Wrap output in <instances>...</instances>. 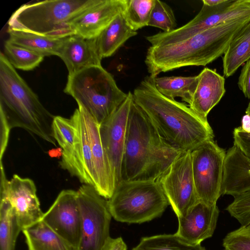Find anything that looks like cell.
<instances>
[{"instance_id":"6da1fadb","label":"cell","mask_w":250,"mask_h":250,"mask_svg":"<svg viewBox=\"0 0 250 250\" xmlns=\"http://www.w3.org/2000/svg\"><path fill=\"white\" fill-rule=\"evenodd\" d=\"M134 102L145 112L160 135L182 151H191L214 139L207 118L188 105L167 98L156 89L154 77H146L132 93Z\"/></svg>"},{"instance_id":"7a4b0ae2","label":"cell","mask_w":250,"mask_h":250,"mask_svg":"<svg viewBox=\"0 0 250 250\" xmlns=\"http://www.w3.org/2000/svg\"><path fill=\"white\" fill-rule=\"evenodd\" d=\"M183 152L160 135L133 100L127 121L121 181H157Z\"/></svg>"},{"instance_id":"3957f363","label":"cell","mask_w":250,"mask_h":250,"mask_svg":"<svg viewBox=\"0 0 250 250\" xmlns=\"http://www.w3.org/2000/svg\"><path fill=\"white\" fill-rule=\"evenodd\" d=\"M250 21V15L221 23L182 42L151 45L145 63L150 75L188 66H206L224 54L232 40Z\"/></svg>"},{"instance_id":"277c9868","label":"cell","mask_w":250,"mask_h":250,"mask_svg":"<svg viewBox=\"0 0 250 250\" xmlns=\"http://www.w3.org/2000/svg\"><path fill=\"white\" fill-rule=\"evenodd\" d=\"M54 117L0 52V125L9 131L22 128L56 146L52 130Z\"/></svg>"},{"instance_id":"5b68a950","label":"cell","mask_w":250,"mask_h":250,"mask_svg":"<svg viewBox=\"0 0 250 250\" xmlns=\"http://www.w3.org/2000/svg\"><path fill=\"white\" fill-rule=\"evenodd\" d=\"M98 0H47L24 4L11 16L8 29L54 39L72 36L71 20Z\"/></svg>"},{"instance_id":"8992f818","label":"cell","mask_w":250,"mask_h":250,"mask_svg":"<svg viewBox=\"0 0 250 250\" xmlns=\"http://www.w3.org/2000/svg\"><path fill=\"white\" fill-rule=\"evenodd\" d=\"M63 91L100 125L115 112L127 96L102 65L91 66L68 74Z\"/></svg>"},{"instance_id":"52a82bcc","label":"cell","mask_w":250,"mask_h":250,"mask_svg":"<svg viewBox=\"0 0 250 250\" xmlns=\"http://www.w3.org/2000/svg\"><path fill=\"white\" fill-rule=\"evenodd\" d=\"M107 204L115 220L129 224L157 218L169 205L158 180L121 181Z\"/></svg>"},{"instance_id":"ba28073f","label":"cell","mask_w":250,"mask_h":250,"mask_svg":"<svg viewBox=\"0 0 250 250\" xmlns=\"http://www.w3.org/2000/svg\"><path fill=\"white\" fill-rule=\"evenodd\" d=\"M77 192L81 216V235L78 250H103L110 237L112 216L107 200L90 185L83 184Z\"/></svg>"},{"instance_id":"9c48e42d","label":"cell","mask_w":250,"mask_h":250,"mask_svg":"<svg viewBox=\"0 0 250 250\" xmlns=\"http://www.w3.org/2000/svg\"><path fill=\"white\" fill-rule=\"evenodd\" d=\"M248 15H250V0H225L214 6L203 4L190 21L171 31L153 35L150 41L154 46L176 43L226 21Z\"/></svg>"},{"instance_id":"30bf717a","label":"cell","mask_w":250,"mask_h":250,"mask_svg":"<svg viewBox=\"0 0 250 250\" xmlns=\"http://www.w3.org/2000/svg\"><path fill=\"white\" fill-rule=\"evenodd\" d=\"M191 155L193 180L199 201L216 205L222 195L226 151L212 139L191 151Z\"/></svg>"},{"instance_id":"8fae6325","label":"cell","mask_w":250,"mask_h":250,"mask_svg":"<svg viewBox=\"0 0 250 250\" xmlns=\"http://www.w3.org/2000/svg\"><path fill=\"white\" fill-rule=\"evenodd\" d=\"M158 181L177 217L185 215L199 201L193 177L191 151L183 152Z\"/></svg>"},{"instance_id":"7c38bea8","label":"cell","mask_w":250,"mask_h":250,"mask_svg":"<svg viewBox=\"0 0 250 250\" xmlns=\"http://www.w3.org/2000/svg\"><path fill=\"white\" fill-rule=\"evenodd\" d=\"M0 200L9 204L22 230L42 219L44 213L41 208L34 181L17 174L7 180L2 161Z\"/></svg>"},{"instance_id":"4fadbf2b","label":"cell","mask_w":250,"mask_h":250,"mask_svg":"<svg viewBox=\"0 0 250 250\" xmlns=\"http://www.w3.org/2000/svg\"><path fill=\"white\" fill-rule=\"evenodd\" d=\"M42 220L74 250H78L81 235V216L77 191L62 190Z\"/></svg>"},{"instance_id":"5bb4252c","label":"cell","mask_w":250,"mask_h":250,"mask_svg":"<svg viewBox=\"0 0 250 250\" xmlns=\"http://www.w3.org/2000/svg\"><path fill=\"white\" fill-rule=\"evenodd\" d=\"M133 101V94L129 91L126 99L119 108L100 125L102 144L114 173L116 186L121 181L127 121Z\"/></svg>"},{"instance_id":"9a60e30c","label":"cell","mask_w":250,"mask_h":250,"mask_svg":"<svg viewBox=\"0 0 250 250\" xmlns=\"http://www.w3.org/2000/svg\"><path fill=\"white\" fill-rule=\"evenodd\" d=\"M126 0H98L69 23L72 35L96 38L125 8Z\"/></svg>"},{"instance_id":"2e32d148","label":"cell","mask_w":250,"mask_h":250,"mask_svg":"<svg viewBox=\"0 0 250 250\" xmlns=\"http://www.w3.org/2000/svg\"><path fill=\"white\" fill-rule=\"evenodd\" d=\"M219 214L216 204L198 201L185 215L177 217L178 228L175 233L190 243L201 244L212 236Z\"/></svg>"},{"instance_id":"e0dca14e","label":"cell","mask_w":250,"mask_h":250,"mask_svg":"<svg viewBox=\"0 0 250 250\" xmlns=\"http://www.w3.org/2000/svg\"><path fill=\"white\" fill-rule=\"evenodd\" d=\"M225 82L224 77L215 70L204 68L197 75L196 86L188 106L201 117L207 118L226 92Z\"/></svg>"},{"instance_id":"ac0fdd59","label":"cell","mask_w":250,"mask_h":250,"mask_svg":"<svg viewBox=\"0 0 250 250\" xmlns=\"http://www.w3.org/2000/svg\"><path fill=\"white\" fill-rule=\"evenodd\" d=\"M58 56L64 62L68 74L91 66L102 65L96 38L86 39L76 35L64 38Z\"/></svg>"},{"instance_id":"d6986e66","label":"cell","mask_w":250,"mask_h":250,"mask_svg":"<svg viewBox=\"0 0 250 250\" xmlns=\"http://www.w3.org/2000/svg\"><path fill=\"white\" fill-rule=\"evenodd\" d=\"M250 189V162L235 146L226 152L222 195L235 196Z\"/></svg>"},{"instance_id":"ffe728a7","label":"cell","mask_w":250,"mask_h":250,"mask_svg":"<svg viewBox=\"0 0 250 250\" xmlns=\"http://www.w3.org/2000/svg\"><path fill=\"white\" fill-rule=\"evenodd\" d=\"M137 31L127 23L123 13L118 15L96 38L99 54L102 59L112 56Z\"/></svg>"},{"instance_id":"44dd1931","label":"cell","mask_w":250,"mask_h":250,"mask_svg":"<svg viewBox=\"0 0 250 250\" xmlns=\"http://www.w3.org/2000/svg\"><path fill=\"white\" fill-rule=\"evenodd\" d=\"M22 232L28 250H74L42 219Z\"/></svg>"},{"instance_id":"7402d4cb","label":"cell","mask_w":250,"mask_h":250,"mask_svg":"<svg viewBox=\"0 0 250 250\" xmlns=\"http://www.w3.org/2000/svg\"><path fill=\"white\" fill-rule=\"evenodd\" d=\"M250 59V21L230 43L223 58L224 76H232L243 63Z\"/></svg>"},{"instance_id":"603a6c76","label":"cell","mask_w":250,"mask_h":250,"mask_svg":"<svg viewBox=\"0 0 250 250\" xmlns=\"http://www.w3.org/2000/svg\"><path fill=\"white\" fill-rule=\"evenodd\" d=\"M11 43L26 48L43 57L58 56L64 38L54 39L23 31L8 29Z\"/></svg>"},{"instance_id":"cb8c5ba5","label":"cell","mask_w":250,"mask_h":250,"mask_svg":"<svg viewBox=\"0 0 250 250\" xmlns=\"http://www.w3.org/2000/svg\"><path fill=\"white\" fill-rule=\"evenodd\" d=\"M155 87L164 96L172 99L180 97L189 104L195 89L197 76L154 77Z\"/></svg>"},{"instance_id":"d4e9b609","label":"cell","mask_w":250,"mask_h":250,"mask_svg":"<svg viewBox=\"0 0 250 250\" xmlns=\"http://www.w3.org/2000/svg\"><path fill=\"white\" fill-rule=\"evenodd\" d=\"M53 136L61 149L60 166L64 169L73 153L76 140V126L73 119L56 116L52 125Z\"/></svg>"},{"instance_id":"484cf974","label":"cell","mask_w":250,"mask_h":250,"mask_svg":"<svg viewBox=\"0 0 250 250\" xmlns=\"http://www.w3.org/2000/svg\"><path fill=\"white\" fill-rule=\"evenodd\" d=\"M132 250H207L201 244H193L176 233L143 237Z\"/></svg>"},{"instance_id":"4316f807","label":"cell","mask_w":250,"mask_h":250,"mask_svg":"<svg viewBox=\"0 0 250 250\" xmlns=\"http://www.w3.org/2000/svg\"><path fill=\"white\" fill-rule=\"evenodd\" d=\"M0 201V250H15L16 240L22 229L9 204Z\"/></svg>"},{"instance_id":"83f0119b","label":"cell","mask_w":250,"mask_h":250,"mask_svg":"<svg viewBox=\"0 0 250 250\" xmlns=\"http://www.w3.org/2000/svg\"><path fill=\"white\" fill-rule=\"evenodd\" d=\"M4 55L15 68L28 71L37 67L44 57L7 40L4 44Z\"/></svg>"},{"instance_id":"f1b7e54d","label":"cell","mask_w":250,"mask_h":250,"mask_svg":"<svg viewBox=\"0 0 250 250\" xmlns=\"http://www.w3.org/2000/svg\"><path fill=\"white\" fill-rule=\"evenodd\" d=\"M155 0H126L123 16L129 27L137 31L148 25Z\"/></svg>"},{"instance_id":"f546056e","label":"cell","mask_w":250,"mask_h":250,"mask_svg":"<svg viewBox=\"0 0 250 250\" xmlns=\"http://www.w3.org/2000/svg\"><path fill=\"white\" fill-rule=\"evenodd\" d=\"M147 26L160 28L165 32L176 29V20L171 8L164 1L155 0Z\"/></svg>"},{"instance_id":"4dcf8cb0","label":"cell","mask_w":250,"mask_h":250,"mask_svg":"<svg viewBox=\"0 0 250 250\" xmlns=\"http://www.w3.org/2000/svg\"><path fill=\"white\" fill-rule=\"evenodd\" d=\"M226 210L241 225L250 224V189L234 196Z\"/></svg>"},{"instance_id":"1f68e13d","label":"cell","mask_w":250,"mask_h":250,"mask_svg":"<svg viewBox=\"0 0 250 250\" xmlns=\"http://www.w3.org/2000/svg\"><path fill=\"white\" fill-rule=\"evenodd\" d=\"M225 250H250V224L228 233L223 240Z\"/></svg>"},{"instance_id":"d6a6232c","label":"cell","mask_w":250,"mask_h":250,"mask_svg":"<svg viewBox=\"0 0 250 250\" xmlns=\"http://www.w3.org/2000/svg\"><path fill=\"white\" fill-rule=\"evenodd\" d=\"M233 145L250 162V133L244 131L241 126L233 131Z\"/></svg>"},{"instance_id":"836d02e7","label":"cell","mask_w":250,"mask_h":250,"mask_svg":"<svg viewBox=\"0 0 250 250\" xmlns=\"http://www.w3.org/2000/svg\"><path fill=\"white\" fill-rule=\"evenodd\" d=\"M238 85L245 96L250 99V59L245 62L241 70Z\"/></svg>"},{"instance_id":"e575fe53","label":"cell","mask_w":250,"mask_h":250,"mask_svg":"<svg viewBox=\"0 0 250 250\" xmlns=\"http://www.w3.org/2000/svg\"><path fill=\"white\" fill-rule=\"evenodd\" d=\"M103 250H127V246L121 237H110Z\"/></svg>"},{"instance_id":"d590c367","label":"cell","mask_w":250,"mask_h":250,"mask_svg":"<svg viewBox=\"0 0 250 250\" xmlns=\"http://www.w3.org/2000/svg\"><path fill=\"white\" fill-rule=\"evenodd\" d=\"M242 129L247 132L250 133V115L246 114L242 119Z\"/></svg>"},{"instance_id":"8d00e7d4","label":"cell","mask_w":250,"mask_h":250,"mask_svg":"<svg viewBox=\"0 0 250 250\" xmlns=\"http://www.w3.org/2000/svg\"><path fill=\"white\" fill-rule=\"evenodd\" d=\"M225 0H203V4L209 6H216L224 2Z\"/></svg>"},{"instance_id":"74e56055","label":"cell","mask_w":250,"mask_h":250,"mask_svg":"<svg viewBox=\"0 0 250 250\" xmlns=\"http://www.w3.org/2000/svg\"><path fill=\"white\" fill-rule=\"evenodd\" d=\"M246 113L250 115V103L248 104V107L246 109Z\"/></svg>"}]
</instances>
